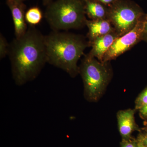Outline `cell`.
<instances>
[{
	"instance_id": "6da1fadb",
	"label": "cell",
	"mask_w": 147,
	"mask_h": 147,
	"mask_svg": "<svg viewBox=\"0 0 147 147\" xmlns=\"http://www.w3.org/2000/svg\"><path fill=\"white\" fill-rule=\"evenodd\" d=\"M8 56L15 84L22 86L38 76L47 63L45 36L34 26L9 43Z\"/></svg>"
},
{
	"instance_id": "7a4b0ae2",
	"label": "cell",
	"mask_w": 147,
	"mask_h": 147,
	"mask_svg": "<svg viewBox=\"0 0 147 147\" xmlns=\"http://www.w3.org/2000/svg\"><path fill=\"white\" fill-rule=\"evenodd\" d=\"M47 63L63 69L72 78L79 74L77 63L88 41L81 35L53 31L45 36Z\"/></svg>"
},
{
	"instance_id": "3957f363",
	"label": "cell",
	"mask_w": 147,
	"mask_h": 147,
	"mask_svg": "<svg viewBox=\"0 0 147 147\" xmlns=\"http://www.w3.org/2000/svg\"><path fill=\"white\" fill-rule=\"evenodd\" d=\"M79 74L84 83V97L91 102L99 100L113 76L110 62L100 61L89 53L84 55Z\"/></svg>"
},
{
	"instance_id": "277c9868",
	"label": "cell",
	"mask_w": 147,
	"mask_h": 147,
	"mask_svg": "<svg viewBox=\"0 0 147 147\" xmlns=\"http://www.w3.org/2000/svg\"><path fill=\"white\" fill-rule=\"evenodd\" d=\"M45 17L53 31L82 28L87 20L84 0H56L47 5Z\"/></svg>"
},
{
	"instance_id": "5b68a950",
	"label": "cell",
	"mask_w": 147,
	"mask_h": 147,
	"mask_svg": "<svg viewBox=\"0 0 147 147\" xmlns=\"http://www.w3.org/2000/svg\"><path fill=\"white\" fill-rule=\"evenodd\" d=\"M146 13L131 0H119L109 7L108 19L119 36L127 33L136 26Z\"/></svg>"
},
{
	"instance_id": "8992f818",
	"label": "cell",
	"mask_w": 147,
	"mask_h": 147,
	"mask_svg": "<svg viewBox=\"0 0 147 147\" xmlns=\"http://www.w3.org/2000/svg\"><path fill=\"white\" fill-rule=\"evenodd\" d=\"M145 16V15L130 31L122 36L118 37L114 41L105 53L102 62H110L115 59L142 41Z\"/></svg>"
},
{
	"instance_id": "52a82bcc",
	"label": "cell",
	"mask_w": 147,
	"mask_h": 147,
	"mask_svg": "<svg viewBox=\"0 0 147 147\" xmlns=\"http://www.w3.org/2000/svg\"><path fill=\"white\" fill-rule=\"evenodd\" d=\"M6 3L13 19L15 38L23 36L28 28L25 18L26 7L23 2L14 0H6Z\"/></svg>"
},
{
	"instance_id": "ba28073f",
	"label": "cell",
	"mask_w": 147,
	"mask_h": 147,
	"mask_svg": "<svg viewBox=\"0 0 147 147\" xmlns=\"http://www.w3.org/2000/svg\"><path fill=\"white\" fill-rule=\"evenodd\" d=\"M136 111L135 109H128L120 110L117 113L119 131L122 139L131 138L132 137L131 134L134 131H141L142 128L135 122L134 114Z\"/></svg>"
},
{
	"instance_id": "9c48e42d",
	"label": "cell",
	"mask_w": 147,
	"mask_h": 147,
	"mask_svg": "<svg viewBox=\"0 0 147 147\" xmlns=\"http://www.w3.org/2000/svg\"><path fill=\"white\" fill-rule=\"evenodd\" d=\"M118 37L116 32H114L96 38L89 43L92 49L89 54L102 62L105 53Z\"/></svg>"
},
{
	"instance_id": "30bf717a",
	"label": "cell",
	"mask_w": 147,
	"mask_h": 147,
	"mask_svg": "<svg viewBox=\"0 0 147 147\" xmlns=\"http://www.w3.org/2000/svg\"><path fill=\"white\" fill-rule=\"evenodd\" d=\"M86 26L88 29L87 37L89 43L96 38L115 32L113 25L108 19L87 20Z\"/></svg>"
},
{
	"instance_id": "8fae6325",
	"label": "cell",
	"mask_w": 147,
	"mask_h": 147,
	"mask_svg": "<svg viewBox=\"0 0 147 147\" xmlns=\"http://www.w3.org/2000/svg\"><path fill=\"white\" fill-rule=\"evenodd\" d=\"M85 13L90 20L108 19L109 7L95 0H84Z\"/></svg>"
},
{
	"instance_id": "7c38bea8",
	"label": "cell",
	"mask_w": 147,
	"mask_h": 147,
	"mask_svg": "<svg viewBox=\"0 0 147 147\" xmlns=\"http://www.w3.org/2000/svg\"><path fill=\"white\" fill-rule=\"evenodd\" d=\"M42 12L37 7H34L26 11L25 18L27 24L30 26H34L39 24L42 20Z\"/></svg>"
},
{
	"instance_id": "4fadbf2b",
	"label": "cell",
	"mask_w": 147,
	"mask_h": 147,
	"mask_svg": "<svg viewBox=\"0 0 147 147\" xmlns=\"http://www.w3.org/2000/svg\"><path fill=\"white\" fill-rule=\"evenodd\" d=\"M147 105V87L139 95L135 101V108L139 110Z\"/></svg>"
},
{
	"instance_id": "5bb4252c",
	"label": "cell",
	"mask_w": 147,
	"mask_h": 147,
	"mask_svg": "<svg viewBox=\"0 0 147 147\" xmlns=\"http://www.w3.org/2000/svg\"><path fill=\"white\" fill-rule=\"evenodd\" d=\"M9 44L1 33L0 34V59H2L8 55Z\"/></svg>"
},
{
	"instance_id": "9a60e30c",
	"label": "cell",
	"mask_w": 147,
	"mask_h": 147,
	"mask_svg": "<svg viewBox=\"0 0 147 147\" xmlns=\"http://www.w3.org/2000/svg\"><path fill=\"white\" fill-rule=\"evenodd\" d=\"M121 147H138L137 138L132 137L128 139H122L120 142Z\"/></svg>"
},
{
	"instance_id": "2e32d148",
	"label": "cell",
	"mask_w": 147,
	"mask_h": 147,
	"mask_svg": "<svg viewBox=\"0 0 147 147\" xmlns=\"http://www.w3.org/2000/svg\"><path fill=\"white\" fill-rule=\"evenodd\" d=\"M137 138L142 142L145 147H147V127L145 126L142 128Z\"/></svg>"
},
{
	"instance_id": "e0dca14e",
	"label": "cell",
	"mask_w": 147,
	"mask_h": 147,
	"mask_svg": "<svg viewBox=\"0 0 147 147\" xmlns=\"http://www.w3.org/2000/svg\"><path fill=\"white\" fill-rule=\"evenodd\" d=\"M142 40L147 42V13H146L144 23V30L142 34Z\"/></svg>"
},
{
	"instance_id": "ac0fdd59",
	"label": "cell",
	"mask_w": 147,
	"mask_h": 147,
	"mask_svg": "<svg viewBox=\"0 0 147 147\" xmlns=\"http://www.w3.org/2000/svg\"><path fill=\"white\" fill-rule=\"evenodd\" d=\"M139 115L140 117L143 119L145 120L147 119V105L144 106L139 110Z\"/></svg>"
},
{
	"instance_id": "d6986e66",
	"label": "cell",
	"mask_w": 147,
	"mask_h": 147,
	"mask_svg": "<svg viewBox=\"0 0 147 147\" xmlns=\"http://www.w3.org/2000/svg\"><path fill=\"white\" fill-rule=\"evenodd\" d=\"M99 2L102 4L108 7H110L114 3L119 1V0H95Z\"/></svg>"
},
{
	"instance_id": "ffe728a7",
	"label": "cell",
	"mask_w": 147,
	"mask_h": 147,
	"mask_svg": "<svg viewBox=\"0 0 147 147\" xmlns=\"http://www.w3.org/2000/svg\"><path fill=\"white\" fill-rule=\"evenodd\" d=\"M44 5H47L50 3L53 2L54 0H42Z\"/></svg>"
},
{
	"instance_id": "44dd1931",
	"label": "cell",
	"mask_w": 147,
	"mask_h": 147,
	"mask_svg": "<svg viewBox=\"0 0 147 147\" xmlns=\"http://www.w3.org/2000/svg\"><path fill=\"white\" fill-rule=\"evenodd\" d=\"M137 142H138V147H146L144 146L143 143H142V142H141L139 139H137Z\"/></svg>"
},
{
	"instance_id": "7402d4cb",
	"label": "cell",
	"mask_w": 147,
	"mask_h": 147,
	"mask_svg": "<svg viewBox=\"0 0 147 147\" xmlns=\"http://www.w3.org/2000/svg\"><path fill=\"white\" fill-rule=\"evenodd\" d=\"M144 125L145 126L147 127V119L145 120L144 122Z\"/></svg>"
},
{
	"instance_id": "603a6c76",
	"label": "cell",
	"mask_w": 147,
	"mask_h": 147,
	"mask_svg": "<svg viewBox=\"0 0 147 147\" xmlns=\"http://www.w3.org/2000/svg\"><path fill=\"white\" fill-rule=\"evenodd\" d=\"M14 1H18L23 2L26 0H14Z\"/></svg>"
}]
</instances>
